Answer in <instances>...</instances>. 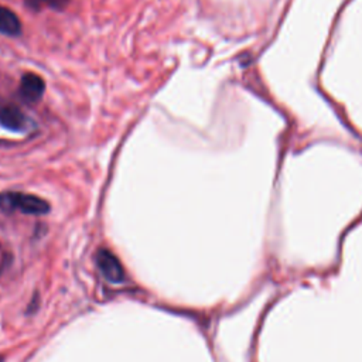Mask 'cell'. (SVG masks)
Here are the masks:
<instances>
[{
	"label": "cell",
	"mask_w": 362,
	"mask_h": 362,
	"mask_svg": "<svg viewBox=\"0 0 362 362\" xmlns=\"http://www.w3.org/2000/svg\"><path fill=\"white\" fill-rule=\"evenodd\" d=\"M0 208L7 212L18 211L27 215H44L49 211V204L33 194L6 191L0 194Z\"/></svg>",
	"instance_id": "1"
},
{
	"label": "cell",
	"mask_w": 362,
	"mask_h": 362,
	"mask_svg": "<svg viewBox=\"0 0 362 362\" xmlns=\"http://www.w3.org/2000/svg\"><path fill=\"white\" fill-rule=\"evenodd\" d=\"M96 266L107 281L117 284L124 280V269H123L120 260L110 250H107V249L98 250Z\"/></svg>",
	"instance_id": "2"
},
{
	"label": "cell",
	"mask_w": 362,
	"mask_h": 362,
	"mask_svg": "<svg viewBox=\"0 0 362 362\" xmlns=\"http://www.w3.org/2000/svg\"><path fill=\"white\" fill-rule=\"evenodd\" d=\"M28 117L25 113L13 103H0V124L13 132H24L28 129Z\"/></svg>",
	"instance_id": "3"
},
{
	"label": "cell",
	"mask_w": 362,
	"mask_h": 362,
	"mask_svg": "<svg viewBox=\"0 0 362 362\" xmlns=\"http://www.w3.org/2000/svg\"><path fill=\"white\" fill-rule=\"evenodd\" d=\"M44 90H45V82L40 75L33 72L23 75L20 81L18 93L24 102L27 103L38 102L42 98Z\"/></svg>",
	"instance_id": "4"
},
{
	"label": "cell",
	"mask_w": 362,
	"mask_h": 362,
	"mask_svg": "<svg viewBox=\"0 0 362 362\" xmlns=\"http://www.w3.org/2000/svg\"><path fill=\"white\" fill-rule=\"evenodd\" d=\"M21 31L20 18L10 8L0 6V34L6 35H18Z\"/></svg>",
	"instance_id": "5"
},
{
	"label": "cell",
	"mask_w": 362,
	"mask_h": 362,
	"mask_svg": "<svg viewBox=\"0 0 362 362\" xmlns=\"http://www.w3.org/2000/svg\"><path fill=\"white\" fill-rule=\"evenodd\" d=\"M71 0H25V3L33 8H41V7H51L55 10L64 8Z\"/></svg>",
	"instance_id": "6"
},
{
	"label": "cell",
	"mask_w": 362,
	"mask_h": 362,
	"mask_svg": "<svg viewBox=\"0 0 362 362\" xmlns=\"http://www.w3.org/2000/svg\"><path fill=\"white\" fill-rule=\"evenodd\" d=\"M0 362H1V359H0Z\"/></svg>",
	"instance_id": "7"
}]
</instances>
